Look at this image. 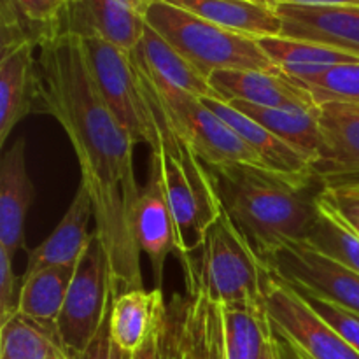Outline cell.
I'll return each instance as SVG.
<instances>
[{"label": "cell", "mask_w": 359, "mask_h": 359, "mask_svg": "<svg viewBox=\"0 0 359 359\" xmlns=\"http://www.w3.org/2000/svg\"><path fill=\"white\" fill-rule=\"evenodd\" d=\"M265 273L266 266L224 209L184 270L188 297L200 291L221 307L265 304Z\"/></svg>", "instance_id": "4"}, {"label": "cell", "mask_w": 359, "mask_h": 359, "mask_svg": "<svg viewBox=\"0 0 359 359\" xmlns=\"http://www.w3.org/2000/svg\"><path fill=\"white\" fill-rule=\"evenodd\" d=\"M142 72L146 74L160 97L172 126L184 137L186 142L193 147V151L207 167L245 165L273 174L265 161L244 142V139L230 125H226L202 98L154 79L144 69Z\"/></svg>", "instance_id": "6"}, {"label": "cell", "mask_w": 359, "mask_h": 359, "mask_svg": "<svg viewBox=\"0 0 359 359\" xmlns=\"http://www.w3.org/2000/svg\"><path fill=\"white\" fill-rule=\"evenodd\" d=\"M135 67L154 123L149 161L160 172L161 186L174 217L175 252L182 269L188 270L196 252L205 244L209 230L223 214V205L210 168L172 126L153 84L137 63Z\"/></svg>", "instance_id": "3"}, {"label": "cell", "mask_w": 359, "mask_h": 359, "mask_svg": "<svg viewBox=\"0 0 359 359\" xmlns=\"http://www.w3.org/2000/svg\"><path fill=\"white\" fill-rule=\"evenodd\" d=\"M0 359H67L56 326L14 314L2 325Z\"/></svg>", "instance_id": "27"}, {"label": "cell", "mask_w": 359, "mask_h": 359, "mask_svg": "<svg viewBox=\"0 0 359 359\" xmlns=\"http://www.w3.org/2000/svg\"><path fill=\"white\" fill-rule=\"evenodd\" d=\"M123 359H132V354H126L125 353V358H123Z\"/></svg>", "instance_id": "39"}, {"label": "cell", "mask_w": 359, "mask_h": 359, "mask_svg": "<svg viewBox=\"0 0 359 359\" xmlns=\"http://www.w3.org/2000/svg\"><path fill=\"white\" fill-rule=\"evenodd\" d=\"M273 4H294L309 7H359V0H270Z\"/></svg>", "instance_id": "37"}, {"label": "cell", "mask_w": 359, "mask_h": 359, "mask_svg": "<svg viewBox=\"0 0 359 359\" xmlns=\"http://www.w3.org/2000/svg\"><path fill=\"white\" fill-rule=\"evenodd\" d=\"M167 312L161 287L146 291L130 290L116 294L109 326L111 339L123 353L135 354L153 339Z\"/></svg>", "instance_id": "20"}, {"label": "cell", "mask_w": 359, "mask_h": 359, "mask_svg": "<svg viewBox=\"0 0 359 359\" xmlns=\"http://www.w3.org/2000/svg\"><path fill=\"white\" fill-rule=\"evenodd\" d=\"M354 186H358V188H359V182H358V184H354Z\"/></svg>", "instance_id": "40"}, {"label": "cell", "mask_w": 359, "mask_h": 359, "mask_svg": "<svg viewBox=\"0 0 359 359\" xmlns=\"http://www.w3.org/2000/svg\"><path fill=\"white\" fill-rule=\"evenodd\" d=\"M203 102L244 139V142L265 161L273 174L304 188H312L316 181L319 182L314 174V161L311 156L284 142L265 126L231 107L230 104H224L217 98H205Z\"/></svg>", "instance_id": "14"}, {"label": "cell", "mask_w": 359, "mask_h": 359, "mask_svg": "<svg viewBox=\"0 0 359 359\" xmlns=\"http://www.w3.org/2000/svg\"><path fill=\"white\" fill-rule=\"evenodd\" d=\"M209 168L224 212L262 262L290 242H305L319 191L245 165Z\"/></svg>", "instance_id": "2"}, {"label": "cell", "mask_w": 359, "mask_h": 359, "mask_svg": "<svg viewBox=\"0 0 359 359\" xmlns=\"http://www.w3.org/2000/svg\"><path fill=\"white\" fill-rule=\"evenodd\" d=\"M205 359H226L223 337V309H221V305L214 304V302H209Z\"/></svg>", "instance_id": "36"}, {"label": "cell", "mask_w": 359, "mask_h": 359, "mask_svg": "<svg viewBox=\"0 0 359 359\" xmlns=\"http://www.w3.org/2000/svg\"><path fill=\"white\" fill-rule=\"evenodd\" d=\"M217 100L224 104L245 102L258 107L312 109L318 107L311 91L279 69L219 70L209 77Z\"/></svg>", "instance_id": "13"}, {"label": "cell", "mask_w": 359, "mask_h": 359, "mask_svg": "<svg viewBox=\"0 0 359 359\" xmlns=\"http://www.w3.org/2000/svg\"><path fill=\"white\" fill-rule=\"evenodd\" d=\"M230 105L258 121L284 142L311 156L316 165L323 147L319 105L312 109L258 107V105L245 104V102H231Z\"/></svg>", "instance_id": "24"}, {"label": "cell", "mask_w": 359, "mask_h": 359, "mask_svg": "<svg viewBox=\"0 0 359 359\" xmlns=\"http://www.w3.org/2000/svg\"><path fill=\"white\" fill-rule=\"evenodd\" d=\"M88 70L102 100L135 144L151 146L154 123L132 53L97 37L81 39Z\"/></svg>", "instance_id": "8"}, {"label": "cell", "mask_w": 359, "mask_h": 359, "mask_svg": "<svg viewBox=\"0 0 359 359\" xmlns=\"http://www.w3.org/2000/svg\"><path fill=\"white\" fill-rule=\"evenodd\" d=\"M140 67L154 79L202 98H216L209 79L198 72L175 48H172L154 28L146 25L142 39L132 53Z\"/></svg>", "instance_id": "22"}, {"label": "cell", "mask_w": 359, "mask_h": 359, "mask_svg": "<svg viewBox=\"0 0 359 359\" xmlns=\"http://www.w3.org/2000/svg\"><path fill=\"white\" fill-rule=\"evenodd\" d=\"M111 314V312H109ZM125 353L112 342L111 339V326H109V318L105 319V323L102 325V328L98 330L97 337L93 339V342L79 354H74L69 356V359H123Z\"/></svg>", "instance_id": "35"}, {"label": "cell", "mask_w": 359, "mask_h": 359, "mask_svg": "<svg viewBox=\"0 0 359 359\" xmlns=\"http://www.w3.org/2000/svg\"><path fill=\"white\" fill-rule=\"evenodd\" d=\"M286 283L326 298L359 316V273L307 242H290L263 262Z\"/></svg>", "instance_id": "10"}, {"label": "cell", "mask_w": 359, "mask_h": 359, "mask_svg": "<svg viewBox=\"0 0 359 359\" xmlns=\"http://www.w3.org/2000/svg\"><path fill=\"white\" fill-rule=\"evenodd\" d=\"M323 147L314 174L323 186L359 182V107L340 102L319 105Z\"/></svg>", "instance_id": "12"}, {"label": "cell", "mask_w": 359, "mask_h": 359, "mask_svg": "<svg viewBox=\"0 0 359 359\" xmlns=\"http://www.w3.org/2000/svg\"><path fill=\"white\" fill-rule=\"evenodd\" d=\"M133 237L140 252L149 259L154 284L161 287L165 259L172 249L175 251V228L160 172L153 161H149V177L140 188V196L133 210Z\"/></svg>", "instance_id": "15"}, {"label": "cell", "mask_w": 359, "mask_h": 359, "mask_svg": "<svg viewBox=\"0 0 359 359\" xmlns=\"http://www.w3.org/2000/svg\"><path fill=\"white\" fill-rule=\"evenodd\" d=\"M290 284V283H287ZM298 294L305 300V304L326 323V325L332 326L344 340H346L349 346H353L354 349L359 353V316L354 312L347 311V309L340 307V305L333 304V302L326 300V298L318 297V294L311 293L307 290H302V287L293 286L290 284Z\"/></svg>", "instance_id": "30"}, {"label": "cell", "mask_w": 359, "mask_h": 359, "mask_svg": "<svg viewBox=\"0 0 359 359\" xmlns=\"http://www.w3.org/2000/svg\"><path fill=\"white\" fill-rule=\"evenodd\" d=\"M265 305L273 333L294 359H359L358 351L270 269L265 273Z\"/></svg>", "instance_id": "9"}, {"label": "cell", "mask_w": 359, "mask_h": 359, "mask_svg": "<svg viewBox=\"0 0 359 359\" xmlns=\"http://www.w3.org/2000/svg\"><path fill=\"white\" fill-rule=\"evenodd\" d=\"M146 23L207 79L219 70L277 69L258 39L217 27L163 0H151Z\"/></svg>", "instance_id": "5"}, {"label": "cell", "mask_w": 359, "mask_h": 359, "mask_svg": "<svg viewBox=\"0 0 359 359\" xmlns=\"http://www.w3.org/2000/svg\"><path fill=\"white\" fill-rule=\"evenodd\" d=\"M34 42L0 53V146L14 126L35 112L37 104V58Z\"/></svg>", "instance_id": "18"}, {"label": "cell", "mask_w": 359, "mask_h": 359, "mask_svg": "<svg viewBox=\"0 0 359 359\" xmlns=\"http://www.w3.org/2000/svg\"><path fill=\"white\" fill-rule=\"evenodd\" d=\"M14 259L0 248V323H6L18 312L21 279H18L13 266Z\"/></svg>", "instance_id": "34"}, {"label": "cell", "mask_w": 359, "mask_h": 359, "mask_svg": "<svg viewBox=\"0 0 359 359\" xmlns=\"http://www.w3.org/2000/svg\"><path fill=\"white\" fill-rule=\"evenodd\" d=\"M151 0H67L60 16V34L97 37L133 53L146 28Z\"/></svg>", "instance_id": "11"}, {"label": "cell", "mask_w": 359, "mask_h": 359, "mask_svg": "<svg viewBox=\"0 0 359 359\" xmlns=\"http://www.w3.org/2000/svg\"><path fill=\"white\" fill-rule=\"evenodd\" d=\"M67 359H69V356H67Z\"/></svg>", "instance_id": "41"}, {"label": "cell", "mask_w": 359, "mask_h": 359, "mask_svg": "<svg viewBox=\"0 0 359 359\" xmlns=\"http://www.w3.org/2000/svg\"><path fill=\"white\" fill-rule=\"evenodd\" d=\"M202 20L255 39L283 35V20L270 0H163Z\"/></svg>", "instance_id": "21"}, {"label": "cell", "mask_w": 359, "mask_h": 359, "mask_svg": "<svg viewBox=\"0 0 359 359\" xmlns=\"http://www.w3.org/2000/svg\"><path fill=\"white\" fill-rule=\"evenodd\" d=\"M305 242L359 273V235L319 196V193L318 216Z\"/></svg>", "instance_id": "28"}, {"label": "cell", "mask_w": 359, "mask_h": 359, "mask_svg": "<svg viewBox=\"0 0 359 359\" xmlns=\"http://www.w3.org/2000/svg\"><path fill=\"white\" fill-rule=\"evenodd\" d=\"M259 359H286V353H284L283 344H280V340L277 339L273 330H272V337L266 340L265 347H263L262 358Z\"/></svg>", "instance_id": "38"}, {"label": "cell", "mask_w": 359, "mask_h": 359, "mask_svg": "<svg viewBox=\"0 0 359 359\" xmlns=\"http://www.w3.org/2000/svg\"><path fill=\"white\" fill-rule=\"evenodd\" d=\"M283 35L332 46L359 58V7H309L276 4Z\"/></svg>", "instance_id": "16"}, {"label": "cell", "mask_w": 359, "mask_h": 359, "mask_svg": "<svg viewBox=\"0 0 359 359\" xmlns=\"http://www.w3.org/2000/svg\"><path fill=\"white\" fill-rule=\"evenodd\" d=\"M39 49L35 112L55 118L74 146L116 291L142 290L140 249L133 237V210L140 196L133 170L135 140L95 88L81 37L62 32Z\"/></svg>", "instance_id": "1"}, {"label": "cell", "mask_w": 359, "mask_h": 359, "mask_svg": "<svg viewBox=\"0 0 359 359\" xmlns=\"http://www.w3.org/2000/svg\"><path fill=\"white\" fill-rule=\"evenodd\" d=\"M111 263L97 233L91 235L84 255L76 265L56 333L67 356L79 354L93 342L116 298Z\"/></svg>", "instance_id": "7"}, {"label": "cell", "mask_w": 359, "mask_h": 359, "mask_svg": "<svg viewBox=\"0 0 359 359\" xmlns=\"http://www.w3.org/2000/svg\"><path fill=\"white\" fill-rule=\"evenodd\" d=\"M298 83L311 91L318 105L340 102L359 107V62L333 67L328 72L300 79Z\"/></svg>", "instance_id": "29"}, {"label": "cell", "mask_w": 359, "mask_h": 359, "mask_svg": "<svg viewBox=\"0 0 359 359\" xmlns=\"http://www.w3.org/2000/svg\"><path fill=\"white\" fill-rule=\"evenodd\" d=\"M91 217H95L93 202L88 189L79 184L76 196L60 219L58 226L44 242L28 252L23 277L49 266H76L93 235L88 231Z\"/></svg>", "instance_id": "19"}, {"label": "cell", "mask_w": 359, "mask_h": 359, "mask_svg": "<svg viewBox=\"0 0 359 359\" xmlns=\"http://www.w3.org/2000/svg\"><path fill=\"white\" fill-rule=\"evenodd\" d=\"M13 4L41 32L42 44L60 34V16L67 0H13Z\"/></svg>", "instance_id": "32"}, {"label": "cell", "mask_w": 359, "mask_h": 359, "mask_svg": "<svg viewBox=\"0 0 359 359\" xmlns=\"http://www.w3.org/2000/svg\"><path fill=\"white\" fill-rule=\"evenodd\" d=\"M258 42L273 65L297 81L325 74L333 67L359 62L356 56L332 46L284 37V35L263 37L258 39Z\"/></svg>", "instance_id": "23"}, {"label": "cell", "mask_w": 359, "mask_h": 359, "mask_svg": "<svg viewBox=\"0 0 359 359\" xmlns=\"http://www.w3.org/2000/svg\"><path fill=\"white\" fill-rule=\"evenodd\" d=\"M223 309V337L226 359H259L272 337L265 304L231 305Z\"/></svg>", "instance_id": "26"}, {"label": "cell", "mask_w": 359, "mask_h": 359, "mask_svg": "<svg viewBox=\"0 0 359 359\" xmlns=\"http://www.w3.org/2000/svg\"><path fill=\"white\" fill-rule=\"evenodd\" d=\"M35 198L27 167V142L18 139L0 161V248L14 259L25 248V224Z\"/></svg>", "instance_id": "17"}, {"label": "cell", "mask_w": 359, "mask_h": 359, "mask_svg": "<svg viewBox=\"0 0 359 359\" xmlns=\"http://www.w3.org/2000/svg\"><path fill=\"white\" fill-rule=\"evenodd\" d=\"M76 266H49L21 277L18 314L41 325L56 326Z\"/></svg>", "instance_id": "25"}, {"label": "cell", "mask_w": 359, "mask_h": 359, "mask_svg": "<svg viewBox=\"0 0 359 359\" xmlns=\"http://www.w3.org/2000/svg\"><path fill=\"white\" fill-rule=\"evenodd\" d=\"M209 302V297L200 291L189 297L188 333H186V347L182 359H205Z\"/></svg>", "instance_id": "31"}, {"label": "cell", "mask_w": 359, "mask_h": 359, "mask_svg": "<svg viewBox=\"0 0 359 359\" xmlns=\"http://www.w3.org/2000/svg\"><path fill=\"white\" fill-rule=\"evenodd\" d=\"M319 196L359 235V188L354 184L323 186Z\"/></svg>", "instance_id": "33"}]
</instances>
